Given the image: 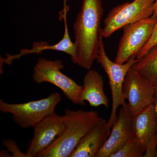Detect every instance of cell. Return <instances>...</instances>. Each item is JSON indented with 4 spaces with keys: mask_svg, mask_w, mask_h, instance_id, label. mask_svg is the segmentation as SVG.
Here are the masks:
<instances>
[{
    "mask_svg": "<svg viewBox=\"0 0 157 157\" xmlns=\"http://www.w3.org/2000/svg\"><path fill=\"white\" fill-rule=\"evenodd\" d=\"M101 0H83L74 24L76 57L74 63L90 70L98 57L101 19Z\"/></svg>",
    "mask_w": 157,
    "mask_h": 157,
    "instance_id": "cell-1",
    "label": "cell"
},
{
    "mask_svg": "<svg viewBox=\"0 0 157 157\" xmlns=\"http://www.w3.org/2000/svg\"><path fill=\"white\" fill-rule=\"evenodd\" d=\"M65 128L63 133L37 157H70L85 135L92 129L107 121L97 111L66 109Z\"/></svg>",
    "mask_w": 157,
    "mask_h": 157,
    "instance_id": "cell-2",
    "label": "cell"
},
{
    "mask_svg": "<svg viewBox=\"0 0 157 157\" xmlns=\"http://www.w3.org/2000/svg\"><path fill=\"white\" fill-rule=\"evenodd\" d=\"M60 94L53 92L46 98L19 104H11L0 100V111L10 113L16 124L24 128H33L55 112L61 101Z\"/></svg>",
    "mask_w": 157,
    "mask_h": 157,
    "instance_id": "cell-3",
    "label": "cell"
},
{
    "mask_svg": "<svg viewBox=\"0 0 157 157\" xmlns=\"http://www.w3.org/2000/svg\"><path fill=\"white\" fill-rule=\"evenodd\" d=\"M103 38L100 35L99 52L96 60L104 69L109 79L112 104L110 116L107 123L109 128L111 129L117 120L118 108L126 103L123 93L125 78L129 70L139 59L136 58H132L124 64H119L112 61L106 53Z\"/></svg>",
    "mask_w": 157,
    "mask_h": 157,
    "instance_id": "cell-4",
    "label": "cell"
},
{
    "mask_svg": "<svg viewBox=\"0 0 157 157\" xmlns=\"http://www.w3.org/2000/svg\"><path fill=\"white\" fill-rule=\"evenodd\" d=\"M156 0H134L113 8L104 21L100 35L103 38L111 36L125 26L151 17L153 14Z\"/></svg>",
    "mask_w": 157,
    "mask_h": 157,
    "instance_id": "cell-5",
    "label": "cell"
},
{
    "mask_svg": "<svg viewBox=\"0 0 157 157\" xmlns=\"http://www.w3.org/2000/svg\"><path fill=\"white\" fill-rule=\"evenodd\" d=\"M64 67L61 60L40 58L34 67L33 79L39 84L48 82L53 84L62 91L68 100L74 104H78L82 86L62 73L61 70Z\"/></svg>",
    "mask_w": 157,
    "mask_h": 157,
    "instance_id": "cell-6",
    "label": "cell"
},
{
    "mask_svg": "<svg viewBox=\"0 0 157 157\" xmlns=\"http://www.w3.org/2000/svg\"><path fill=\"white\" fill-rule=\"evenodd\" d=\"M157 22V19L151 16L124 26L114 62L124 64L136 58L148 42Z\"/></svg>",
    "mask_w": 157,
    "mask_h": 157,
    "instance_id": "cell-7",
    "label": "cell"
},
{
    "mask_svg": "<svg viewBox=\"0 0 157 157\" xmlns=\"http://www.w3.org/2000/svg\"><path fill=\"white\" fill-rule=\"evenodd\" d=\"M155 86L137 70L132 68L124 81L123 93L132 116L154 104Z\"/></svg>",
    "mask_w": 157,
    "mask_h": 157,
    "instance_id": "cell-8",
    "label": "cell"
},
{
    "mask_svg": "<svg viewBox=\"0 0 157 157\" xmlns=\"http://www.w3.org/2000/svg\"><path fill=\"white\" fill-rule=\"evenodd\" d=\"M64 117L55 112L44 118L34 127V135L26 151L28 157H37L54 142L63 132Z\"/></svg>",
    "mask_w": 157,
    "mask_h": 157,
    "instance_id": "cell-9",
    "label": "cell"
},
{
    "mask_svg": "<svg viewBox=\"0 0 157 157\" xmlns=\"http://www.w3.org/2000/svg\"><path fill=\"white\" fill-rule=\"evenodd\" d=\"M134 136L146 151L144 157H157V120L154 104L132 116Z\"/></svg>",
    "mask_w": 157,
    "mask_h": 157,
    "instance_id": "cell-10",
    "label": "cell"
},
{
    "mask_svg": "<svg viewBox=\"0 0 157 157\" xmlns=\"http://www.w3.org/2000/svg\"><path fill=\"white\" fill-rule=\"evenodd\" d=\"M132 115L127 103L120 109L117 120L111 128L109 137L96 157H111L134 137Z\"/></svg>",
    "mask_w": 157,
    "mask_h": 157,
    "instance_id": "cell-11",
    "label": "cell"
},
{
    "mask_svg": "<svg viewBox=\"0 0 157 157\" xmlns=\"http://www.w3.org/2000/svg\"><path fill=\"white\" fill-rule=\"evenodd\" d=\"M85 101L92 107H109V99L104 92V79L96 70H89L84 76L78 104L84 105Z\"/></svg>",
    "mask_w": 157,
    "mask_h": 157,
    "instance_id": "cell-12",
    "label": "cell"
},
{
    "mask_svg": "<svg viewBox=\"0 0 157 157\" xmlns=\"http://www.w3.org/2000/svg\"><path fill=\"white\" fill-rule=\"evenodd\" d=\"M107 122L98 125L88 132L70 157H96L111 132Z\"/></svg>",
    "mask_w": 157,
    "mask_h": 157,
    "instance_id": "cell-13",
    "label": "cell"
},
{
    "mask_svg": "<svg viewBox=\"0 0 157 157\" xmlns=\"http://www.w3.org/2000/svg\"><path fill=\"white\" fill-rule=\"evenodd\" d=\"M138 59L132 68L155 86L157 84V44Z\"/></svg>",
    "mask_w": 157,
    "mask_h": 157,
    "instance_id": "cell-14",
    "label": "cell"
},
{
    "mask_svg": "<svg viewBox=\"0 0 157 157\" xmlns=\"http://www.w3.org/2000/svg\"><path fill=\"white\" fill-rule=\"evenodd\" d=\"M145 151L144 146L134 136L111 157H144Z\"/></svg>",
    "mask_w": 157,
    "mask_h": 157,
    "instance_id": "cell-15",
    "label": "cell"
},
{
    "mask_svg": "<svg viewBox=\"0 0 157 157\" xmlns=\"http://www.w3.org/2000/svg\"><path fill=\"white\" fill-rule=\"evenodd\" d=\"M67 21L65 20L64 33L61 40L56 44L48 46L49 50L58 51L70 56L72 61L74 63L76 57V47L75 43L71 41L69 35Z\"/></svg>",
    "mask_w": 157,
    "mask_h": 157,
    "instance_id": "cell-16",
    "label": "cell"
},
{
    "mask_svg": "<svg viewBox=\"0 0 157 157\" xmlns=\"http://www.w3.org/2000/svg\"><path fill=\"white\" fill-rule=\"evenodd\" d=\"M157 44V22L155 25L151 36L144 48L137 55L136 59H140L143 57L152 47Z\"/></svg>",
    "mask_w": 157,
    "mask_h": 157,
    "instance_id": "cell-17",
    "label": "cell"
},
{
    "mask_svg": "<svg viewBox=\"0 0 157 157\" xmlns=\"http://www.w3.org/2000/svg\"><path fill=\"white\" fill-rule=\"evenodd\" d=\"M3 144L8 148V151L12 153L13 157H28L26 154L23 153L20 150L16 142L11 139H6L3 141Z\"/></svg>",
    "mask_w": 157,
    "mask_h": 157,
    "instance_id": "cell-18",
    "label": "cell"
},
{
    "mask_svg": "<svg viewBox=\"0 0 157 157\" xmlns=\"http://www.w3.org/2000/svg\"><path fill=\"white\" fill-rule=\"evenodd\" d=\"M155 86V101L154 105L155 111L157 120V84Z\"/></svg>",
    "mask_w": 157,
    "mask_h": 157,
    "instance_id": "cell-19",
    "label": "cell"
},
{
    "mask_svg": "<svg viewBox=\"0 0 157 157\" xmlns=\"http://www.w3.org/2000/svg\"><path fill=\"white\" fill-rule=\"evenodd\" d=\"M151 17L157 19V0H156L155 2L154 10L153 14Z\"/></svg>",
    "mask_w": 157,
    "mask_h": 157,
    "instance_id": "cell-20",
    "label": "cell"
},
{
    "mask_svg": "<svg viewBox=\"0 0 157 157\" xmlns=\"http://www.w3.org/2000/svg\"><path fill=\"white\" fill-rule=\"evenodd\" d=\"M12 155L9 154L8 152L2 151L1 152V157H11Z\"/></svg>",
    "mask_w": 157,
    "mask_h": 157,
    "instance_id": "cell-21",
    "label": "cell"
}]
</instances>
